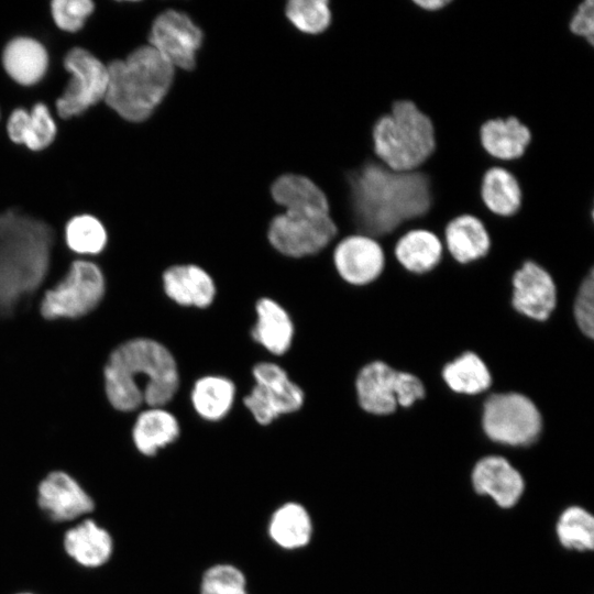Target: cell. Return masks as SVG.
I'll use <instances>...</instances> for the list:
<instances>
[{
  "label": "cell",
  "mask_w": 594,
  "mask_h": 594,
  "mask_svg": "<svg viewBox=\"0 0 594 594\" xmlns=\"http://www.w3.org/2000/svg\"><path fill=\"white\" fill-rule=\"evenodd\" d=\"M257 321L253 339L273 354L285 353L293 340L294 326L286 310L270 298H262L256 307Z\"/></svg>",
  "instance_id": "cell-27"
},
{
  "label": "cell",
  "mask_w": 594,
  "mask_h": 594,
  "mask_svg": "<svg viewBox=\"0 0 594 594\" xmlns=\"http://www.w3.org/2000/svg\"><path fill=\"white\" fill-rule=\"evenodd\" d=\"M337 233L330 213L285 211L272 219L267 235L282 254L304 257L324 249Z\"/></svg>",
  "instance_id": "cell-10"
},
{
  "label": "cell",
  "mask_w": 594,
  "mask_h": 594,
  "mask_svg": "<svg viewBox=\"0 0 594 594\" xmlns=\"http://www.w3.org/2000/svg\"><path fill=\"white\" fill-rule=\"evenodd\" d=\"M376 158L395 172L418 169L435 150L431 120L409 100H398L372 129Z\"/></svg>",
  "instance_id": "cell-5"
},
{
  "label": "cell",
  "mask_w": 594,
  "mask_h": 594,
  "mask_svg": "<svg viewBox=\"0 0 594 594\" xmlns=\"http://www.w3.org/2000/svg\"><path fill=\"white\" fill-rule=\"evenodd\" d=\"M35 503L41 514L57 526H69L96 510L90 493L73 474L62 469L52 470L40 480Z\"/></svg>",
  "instance_id": "cell-11"
},
{
  "label": "cell",
  "mask_w": 594,
  "mask_h": 594,
  "mask_svg": "<svg viewBox=\"0 0 594 594\" xmlns=\"http://www.w3.org/2000/svg\"><path fill=\"white\" fill-rule=\"evenodd\" d=\"M531 139L529 129L515 117L492 119L480 128L483 150L493 158L509 162L519 158Z\"/></svg>",
  "instance_id": "cell-24"
},
{
  "label": "cell",
  "mask_w": 594,
  "mask_h": 594,
  "mask_svg": "<svg viewBox=\"0 0 594 594\" xmlns=\"http://www.w3.org/2000/svg\"><path fill=\"white\" fill-rule=\"evenodd\" d=\"M94 10L95 3L90 0H54L51 2V13L56 26L70 33L82 29Z\"/></svg>",
  "instance_id": "cell-35"
},
{
  "label": "cell",
  "mask_w": 594,
  "mask_h": 594,
  "mask_svg": "<svg viewBox=\"0 0 594 594\" xmlns=\"http://www.w3.org/2000/svg\"><path fill=\"white\" fill-rule=\"evenodd\" d=\"M106 103L130 122L148 119L174 80L175 67L152 46L142 45L108 65Z\"/></svg>",
  "instance_id": "cell-4"
},
{
  "label": "cell",
  "mask_w": 594,
  "mask_h": 594,
  "mask_svg": "<svg viewBox=\"0 0 594 594\" xmlns=\"http://www.w3.org/2000/svg\"><path fill=\"white\" fill-rule=\"evenodd\" d=\"M285 13L289 22L300 32L319 34L331 24L332 12L327 0H292Z\"/></svg>",
  "instance_id": "cell-33"
},
{
  "label": "cell",
  "mask_w": 594,
  "mask_h": 594,
  "mask_svg": "<svg viewBox=\"0 0 594 594\" xmlns=\"http://www.w3.org/2000/svg\"><path fill=\"white\" fill-rule=\"evenodd\" d=\"M67 246L78 254H99L106 246L108 235L102 222L95 216L84 213L73 217L65 227Z\"/></svg>",
  "instance_id": "cell-31"
},
{
  "label": "cell",
  "mask_w": 594,
  "mask_h": 594,
  "mask_svg": "<svg viewBox=\"0 0 594 594\" xmlns=\"http://www.w3.org/2000/svg\"><path fill=\"white\" fill-rule=\"evenodd\" d=\"M481 199L491 213L512 217L520 208L521 190L516 177L497 165L488 168L483 175Z\"/></svg>",
  "instance_id": "cell-28"
},
{
  "label": "cell",
  "mask_w": 594,
  "mask_h": 594,
  "mask_svg": "<svg viewBox=\"0 0 594 594\" xmlns=\"http://www.w3.org/2000/svg\"><path fill=\"white\" fill-rule=\"evenodd\" d=\"M63 63L70 80L56 100V110L61 118L69 119L105 99L109 73L108 65L84 47L69 50Z\"/></svg>",
  "instance_id": "cell-9"
},
{
  "label": "cell",
  "mask_w": 594,
  "mask_h": 594,
  "mask_svg": "<svg viewBox=\"0 0 594 594\" xmlns=\"http://www.w3.org/2000/svg\"><path fill=\"white\" fill-rule=\"evenodd\" d=\"M105 392L119 411H133L144 402L150 407L169 403L179 386L177 365L161 343L135 338L116 348L103 369Z\"/></svg>",
  "instance_id": "cell-2"
},
{
  "label": "cell",
  "mask_w": 594,
  "mask_h": 594,
  "mask_svg": "<svg viewBox=\"0 0 594 594\" xmlns=\"http://www.w3.org/2000/svg\"><path fill=\"white\" fill-rule=\"evenodd\" d=\"M476 493L491 496L503 508L514 506L524 493L521 474L503 457L481 459L472 472Z\"/></svg>",
  "instance_id": "cell-17"
},
{
  "label": "cell",
  "mask_w": 594,
  "mask_h": 594,
  "mask_svg": "<svg viewBox=\"0 0 594 594\" xmlns=\"http://www.w3.org/2000/svg\"><path fill=\"white\" fill-rule=\"evenodd\" d=\"M442 243L459 263L477 261L491 251V239L484 223L472 215L458 216L447 223Z\"/></svg>",
  "instance_id": "cell-21"
},
{
  "label": "cell",
  "mask_w": 594,
  "mask_h": 594,
  "mask_svg": "<svg viewBox=\"0 0 594 594\" xmlns=\"http://www.w3.org/2000/svg\"><path fill=\"white\" fill-rule=\"evenodd\" d=\"M235 396L233 383L222 376H205L199 378L191 392V403L205 420L219 421L232 407Z\"/></svg>",
  "instance_id": "cell-29"
},
{
  "label": "cell",
  "mask_w": 594,
  "mask_h": 594,
  "mask_svg": "<svg viewBox=\"0 0 594 594\" xmlns=\"http://www.w3.org/2000/svg\"><path fill=\"white\" fill-rule=\"evenodd\" d=\"M416 6L427 12H437L449 4L450 0H413Z\"/></svg>",
  "instance_id": "cell-38"
},
{
  "label": "cell",
  "mask_w": 594,
  "mask_h": 594,
  "mask_svg": "<svg viewBox=\"0 0 594 594\" xmlns=\"http://www.w3.org/2000/svg\"><path fill=\"white\" fill-rule=\"evenodd\" d=\"M568 29L573 35L594 45V0H582L578 4Z\"/></svg>",
  "instance_id": "cell-37"
},
{
  "label": "cell",
  "mask_w": 594,
  "mask_h": 594,
  "mask_svg": "<svg viewBox=\"0 0 594 594\" xmlns=\"http://www.w3.org/2000/svg\"><path fill=\"white\" fill-rule=\"evenodd\" d=\"M482 426L495 442L508 446H527L539 436L541 415L527 396L501 393L490 396L483 406Z\"/></svg>",
  "instance_id": "cell-8"
},
{
  "label": "cell",
  "mask_w": 594,
  "mask_h": 594,
  "mask_svg": "<svg viewBox=\"0 0 594 594\" xmlns=\"http://www.w3.org/2000/svg\"><path fill=\"white\" fill-rule=\"evenodd\" d=\"M557 535L561 544L568 549L592 550L594 547V518L582 507H569L558 520Z\"/></svg>",
  "instance_id": "cell-32"
},
{
  "label": "cell",
  "mask_w": 594,
  "mask_h": 594,
  "mask_svg": "<svg viewBox=\"0 0 594 594\" xmlns=\"http://www.w3.org/2000/svg\"><path fill=\"white\" fill-rule=\"evenodd\" d=\"M252 372L255 385L245 396L244 405L258 425L268 426L279 416L302 406L304 392L280 366L262 362Z\"/></svg>",
  "instance_id": "cell-12"
},
{
  "label": "cell",
  "mask_w": 594,
  "mask_h": 594,
  "mask_svg": "<svg viewBox=\"0 0 594 594\" xmlns=\"http://www.w3.org/2000/svg\"><path fill=\"white\" fill-rule=\"evenodd\" d=\"M166 295L182 306L208 307L216 295L210 275L193 264L175 265L163 274Z\"/></svg>",
  "instance_id": "cell-22"
},
{
  "label": "cell",
  "mask_w": 594,
  "mask_h": 594,
  "mask_svg": "<svg viewBox=\"0 0 594 594\" xmlns=\"http://www.w3.org/2000/svg\"><path fill=\"white\" fill-rule=\"evenodd\" d=\"M182 436L176 417L161 407L142 411L131 429V443L136 453L146 459L175 444Z\"/></svg>",
  "instance_id": "cell-18"
},
{
  "label": "cell",
  "mask_w": 594,
  "mask_h": 594,
  "mask_svg": "<svg viewBox=\"0 0 594 594\" xmlns=\"http://www.w3.org/2000/svg\"><path fill=\"white\" fill-rule=\"evenodd\" d=\"M579 329L588 338L594 334V273L591 270L579 287L573 307Z\"/></svg>",
  "instance_id": "cell-36"
},
{
  "label": "cell",
  "mask_w": 594,
  "mask_h": 594,
  "mask_svg": "<svg viewBox=\"0 0 594 594\" xmlns=\"http://www.w3.org/2000/svg\"><path fill=\"white\" fill-rule=\"evenodd\" d=\"M333 263L345 282L365 285L383 272L385 252L378 240L353 233L338 243L333 251Z\"/></svg>",
  "instance_id": "cell-15"
},
{
  "label": "cell",
  "mask_w": 594,
  "mask_h": 594,
  "mask_svg": "<svg viewBox=\"0 0 594 594\" xmlns=\"http://www.w3.org/2000/svg\"><path fill=\"white\" fill-rule=\"evenodd\" d=\"M360 406L374 415H388L398 405L411 406L425 397V386L411 373L396 371L382 361L366 364L356 377Z\"/></svg>",
  "instance_id": "cell-7"
},
{
  "label": "cell",
  "mask_w": 594,
  "mask_h": 594,
  "mask_svg": "<svg viewBox=\"0 0 594 594\" xmlns=\"http://www.w3.org/2000/svg\"><path fill=\"white\" fill-rule=\"evenodd\" d=\"M274 201L289 212L330 213L326 194L311 179L297 174L279 176L271 187Z\"/></svg>",
  "instance_id": "cell-25"
},
{
  "label": "cell",
  "mask_w": 594,
  "mask_h": 594,
  "mask_svg": "<svg viewBox=\"0 0 594 594\" xmlns=\"http://www.w3.org/2000/svg\"><path fill=\"white\" fill-rule=\"evenodd\" d=\"M442 376L453 392L466 395L486 391L492 382L486 364L473 352H465L448 363Z\"/></svg>",
  "instance_id": "cell-30"
},
{
  "label": "cell",
  "mask_w": 594,
  "mask_h": 594,
  "mask_svg": "<svg viewBox=\"0 0 594 594\" xmlns=\"http://www.w3.org/2000/svg\"><path fill=\"white\" fill-rule=\"evenodd\" d=\"M266 535L283 551H298L307 547L314 535V522L308 509L300 503L288 501L271 514Z\"/></svg>",
  "instance_id": "cell-19"
},
{
  "label": "cell",
  "mask_w": 594,
  "mask_h": 594,
  "mask_svg": "<svg viewBox=\"0 0 594 594\" xmlns=\"http://www.w3.org/2000/svg\"><path fill=\"white\" fill-rule=\"evenodd\" d=\"M62 548L78 568L98 570L110 562L114 552V539L106 527L88 516L65 528Z\"/></svg>",
  "instance_id": "cell-14"
},
{
  "label": "cell",
  "mask_w": 594,
  "mask_h": 594,
  "mask_svg": "<svg viewBox=\"0 0 594 594\" xmlns=\"http://www.w3.org/2000/svg\"><path fill=\"white\" fill-rule=\"evenodd\" d=\"M9 139L16 144H24L31 151H42L55 140L57 127L50 109L37 102L31 111L14 109L7 121Z\"/></svg>",
  "instance_id": "cell-23"
},
{
  "label": "cell",
  "mask_w": 594,
  "mask_h": 594,
  "mask_svg": "<svg viewBox=\"0 0 594 594\" xmlns=\"http://www.w3.org/2000/svg\"><path fill=\"white\" fill-rule=\"evenodd\" d=\"M345 180L355 233L378 240L424 229L432 205V184L422 166L395 172L372 154L351 168Z\"/></svg>",
  "instance_id": "cell-1"
},
{
  "label": "cell",
  "mask_w": 594,
  "mask_h": 594,
  "mask_svg": "<svg viewBox=\"0 0 594 594\" xmlns=\"http://www.w3.org/2000/svg\"><path fill=\"white\" fill-rule=\"evenodd\" d=\"M52 227L15 209L0 212V314L33 293L47 274Z\"/></svg>",
  "instance_id": "cell-3"
},
{
  "label": "cell",
  "mask_w": 594,
  "mask_h": 594,
  "mask_svg": "<svg viewBox=\"0 0 594 594\" xmlns=\"http://www.w3.org/2000/svg\"><path fill=\"white\" fill-rule=\"evenodd\" d=\"M14 594H36V593L31 592V591H19V592H15Z\"/></svg>",
  "instance_id": "cell-39"
},
{
  "label": "cell",
  "mask_w": 594,
  "mask_h": 594,
  "mask_svg": "<svg viewBox=\"0 0 594 594\" xmlns=\"http://www.w3.org/2000/svg\"><path fill=\"white\" fill-rule=\"evenodd\" d=\"M202 41L204 33L191 18L173 9L160 13L148 33V45L174 67L185 70L195 68Z\"/></svg>",
  "instance_id": "cell-13"
},
{
  "label": "cell",
  "mask_w": 594,
  "mask_h": 594,
  "mask_svg": "<svg viewBox=\"0 0 594 594\" xmlns=\"http://www.w3.org/2000/svg\"><path fill=\"white\" fill-rule=\"evenodd\" d=\"M514 308L534 320L543 321L553 311L557 289L550 274L534 261H527L513 277Z\"/></svg>",
  "instance_id": "cell-16"
},
{
  "label": "cell",
  "mask_w": 594,
  "mask_h": 594,
  "mask_svg": "<svg viewBox=\"0 0 594 594\" xmlns=\"http://www.w3.org/2000/svg\"><path fill=\"white\" fill-rule=\"evenodd\" d=\"M444 246L441 239L426 229H411L395 242L393 253L398 263L409 272L427 273L441 261Z\"/></svg>",
  "instance_id": "cell-26"
},
{
  "label": "cell",
  "mask_w": 594,
  "mask_h": 594,
  "mask_svg": "<svg viewBox=\"0 0 594 594\" xmlns=\"http://www.w3.org/2000/svg\"><path fill=\"white\" fill-rule=\"evenodd\" d=\"M199 594H250L245 574L231 563H217L201 575Z\"/></svg>",
  "instance_id": "cell-34"
},
{
  "label": "cell",
  "mask_w": 594,
  "mask_h": 594,
  "mask_svg": "<svg viewBox=\"0 0 594 594\" xmlns=\"http://www.w3.org/2000/svg\"><path fill=\"white\" fill-rule=\"evenodd\" d=\"M105 292L106 282L100 267L92 262L77 260L65 277L45 292L41 315L48 320L84 317L99 305Z\"/></svg>",
  "instance_id": "cell-6"
},
{
  "label": "cell",
  "mask_w": 594,
  "mask_h": 594,
  "mask_svg": "<svg viewBox=\"0 0 594 594\" xmlns=\"http://www.w3.org/2000/svg\"><path fill=\"white\" fill-rule=\"evenodd\" d=\"M1 62L12 80L21 86H33L47 72L48 53L40 41L30 36H16L4 46Z\"/></svg>",
  "instance_id": "cell-20"
}]
</instances>
